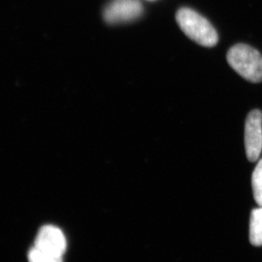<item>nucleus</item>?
Listing matches in <instances>:
<instances>
[{
  "mask_svg": "<svg viewBox=\"0 0 262 262\" xmlns=\"http://www.w3.org/2000/svg\"><path fill=\"white\" fill-rule=\"evenodd\" d=\"M177 21L183 33L204 47H213L218 42V34L209 20L195 10L182 8L177 13Z\"/></svg>",
  "mask_w": 262,
  "mask_h": 262,
  "instance_id": "1",
  "label": "nucleus"
},
{
  "mask_svg": "<svg viewBox=\"0 0 262 262\" xmlns=\"http://www.w3.org/2000/svg\"><path fill=\"white\" fill-rule=\"evenodd\" d=\"M229 65L245 79L252 83L262 81V56L251 46L238 43L227 52Z\"/></svg>",
  "mask_w": 262,
  "mask_h": 262,
  "instance_id": "2",
  "label": "nucleus"
},
{
  "mask_svg": "<svg viewBox=\"0 0 262 262\" xmlns=\"http://www.w3.org/2000/svg\"><path fill=\"white\" fill-rule=\"evenodd\" d=\"M245 149L250 162L259 159L262 150V113L253 110L248 115L245 122Z\"/></svg>",
  "mask_w": 262,
  "mask_h": 262,
  "instance_id": "3",
  "label": "nucleus"
},
{
  "mask_svg": "<svg viewBox=\"0 0 262 262\" xmlns=\"http://www.w3.org/2000/svg\"><path fill=\"white\" fill-rule=\"evenodd\" d=\"M142 11L138 0H114L104 10V20L110 24L126 23L138 18Z\"/></svg>",
  "mask_w": 262,
  "mask_h": 262,
  "instance_id": "4",
  "label": "nucleus"
},
{
  "mask_svg": "<svg viewBox=\"0 0 262 262\" xmlns=\"http://www.w3.org/2000/svg\"><path fill=\"white\" fill-rule=\"evenodd\" d=\"M34 247L62 257L67 249V241L61 229L48 225L39 230Z\"/></svg>",
  "mask_w": 262,
  "mask_h": 262,
  "instance_id": "5",
  "label": "nucleus"
},
{
  "mask_svg": "<svg viewBox=\"0 0 262 262\" xmlns=\"http://www.w3.org/2000/svg\"><path fill=\"white\" fill-rule=\"evenodd\" d=\"M250 243L255 246H262V207L253 209L250 222Z\"/></svg>",
  "mask_w": 262,
  "mask_h": 262,
  "instance_id": "6",
  "label": "nucleus"
},
{
  "mask_svg": "<svg viewBox=\"0 0 262 262\" xmlns=\"http://www.w3.org/2000/svg\"><path fill=\"white\" fill-rule=\"evenodd\" d=\"M252 187L255 202L262 207V159L253 172Z\"/></svg>",
  "mask_w": 262,
  "mask_h": 262,
  "instance_id": "7",
  "label": "nucleus"
},
{
  "mask_svg": "<svg viewBox=\"0 0 262 262\" xmlns=\"http://www.w3.org/2000/svg\"><path fill=\"white\" fill-rule=\"evenodd\" d=\"M29 262H63L62 257L58 255H52L33 246L28 254Z\"/></svg>",
  "mask_w": 262,
  "mask_h": 262,
  "instance_id": "8",
  "label": "nucleus"
}]
</instances>
